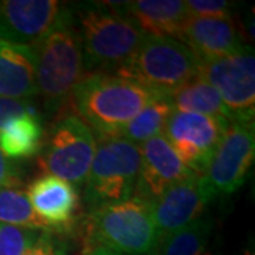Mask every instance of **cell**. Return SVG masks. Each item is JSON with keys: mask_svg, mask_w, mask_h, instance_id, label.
<instances>
[{"mask_svg": "<svg viewBox=\"0 0 255 255\" xmlns=\"http://www.w3.org/2000/svg\"><path fill=\"white\" fill-rule=\"evenodd\" d=\"M80 36L84 70L111 74L133 57L145 33L130 17L127 1H87L73 6Z\"/></svg>", "mask_w": 255, "mask_h": 255, "instance_id": "obj_1", "label": "cell"}, {"mask_svg": "<svg viewBox=\"0 0 255 255\" xmlns=\"http://www.w3.org/2000/svg\"><path fill=\"white\" fill-rule=\"evenodd\" d=\"M162 94L115 74H88L77 84L71 102L78 118L102 137L119 136L124 128Z\"/></svg>", "mask_w": 255, "mask_h": 255, "instance_id": "obj_2", "label": "cell"}, {"mask_svg": "<svg viewBox=\"0 0 255 255\" xmlns=\"http://www.w3.org/2000/svg\"><path fill=\"white\" fill-rule=\"evenodd\" d=\"M82 237L85 254L107 248L124 255H155L160 241L152 204L136 197L88 213Z\"/></svg>", "mask_w": 255, "mask_h": 255, "instance_id": "obj_3", "label": "cell"}, {"mask_svg": "<svg viewBox=\"0 0 255 255\" xmlns=\"http://www.w3.org/2000/svg\"><path fill=\"white\" fill-rule=\"evenodd\" d=\"M33 47L36 55V84L47 110L54 111L71 98L74 88L84 78L80 36L74 21L73 6L64 4L51 31Z\"/></svg>", "mask_w": 255, "mask_h": 255, "instance_id": "obj_4", "label": "cell"}, {"mask_svg": "<svg viewBox=\"0 0 255 255\" xmlns=\"http://www.w3.org/2000/svg\"><path fill=\"white\" fill-rule=\"evenodd\" d=\"M200 74V60L180 40L146 34L133 57L115 75L169 95Z\"/></svg>", "mask_w": 255, "mask_h": 255, "instance_id": "obj_5", "label": "cell"}, {"mask_svg": "<svg viewBox=\"0 0 255 255\" xmlns=\"http://www.w3.org/2000/svg\"><path fill=\"white\" fill-rule=\"evenodd\" d=\"M140 172V146L122 136L101 137L84 187L87 210L117 204L132 197Z\"/></svg>", "mask_w": 255, "mask_h": 255, "instance_id": "obj_6", "label": "cell"}, {"mask_svg": "<svg viewBox=\"0 0 255 255\" xmlns=\"http://www.w3.org/2000/svg\"><path fill=\"white\" fill-rule=\"evenodd\" d=\"M95 150L91 128L77 115L65 114L44 135L37 163L44 174L80 186L87 180Z\"/></svg>", "mask_w": 255, "mask_h": 255, "instance_id": "obj_7", "label": "cell"}, {"mask_svg": "<svg viewBox=\"0 0 255 255\" xmlns=\"http://www.w3.org/2000/svg\"><path fill=\"white\" fill-rule=\"evenodd\" d=\"M203 80L219 92L234 121L254 124L255 57L248 44L237 53L200 63Z\"/></svg>", "mask_w": 255, "mask_h": 255, "instance_id": "obj_8", "label": "cell"}, {"mask_svg": "<svg viewBox=\"0 0 255 255\" xmlns=\"http://www.w3.org/2000/svg\"><path fill=\"white\" fill-rule=\"evenodd\" d=\"M254 156V124L231 121L203 173L216 196L231 194L244 184Z\"/></svg>", "mask_w": 255, "mask_h": 255, "instance_id": "obj_9", "label": "cell"}, {"mask_svg": "<svg viewBox=\"0 0 255 255\" xmlns=\"http://www.w3.org/2000/svg\"><path fill=\"white\" fill-rule=\"evenodd\" d=\"M228 124L227 121L174 110L164 128V137L189 170L203 174Z\"/></svg>", "mask_w": 255, "mask_h": 255, "instance_id": "obj_10", "label": "cell"}, {"mask_svg": "<svg viewBox=\"0 0 255 255\" xmlns=\"http://www.w3.org/2000/svg\"><path fill=\"white\" fill-rule=\"evenodd\" d=\"M217 197L203 174H193L164 190L152 203V216L159 238L172 234L200 219Z\"/></svg>", "mask_w": 255, "mask_h": 255, "instance_id": "obj_11", "label": "cell"}, {"mask_svg": "<svg viewBox=\"0 0 255 255\" xmlns=\"http://www.w3.org/2000/svg\"><path fill=\"white\" fill-rule=\"evenodd\" d=\"M63 7L55 0H0V40L34 46L54 27Z\"/></svg>", "mask_w": 255, "mask_h": 255, "instance_id": "obj_12", "label": "cell"}, {"mask_svg": "<svg viewBox=\"0 0 255 255\" xmlns=\"http://www.w3.org/2000/svg\"><path fill=\"white\" fill-rule=\"evenodd\" d=\"M164 135L152 137L140 145V172L137 177L135 197L153 201L169 187L193 176Z\"/></svg>", "mask_w": 255, "mask_h": 255, "instance_id": "obj_13", "label": "cell"}, {"mask_svg": "<svg viewBox=\"0 0 255 255\" xmlns=\"http://www.w3.org/2000/svg\"><path fill=\"white\" fill-rule=\"evenodd\" d=\"M27 196L33 210L50 231L68 233L74 227L80 197L71 183L43 174L30 183Z\"/></svg>", "mask_w": 255, "mask_h": 255, "instance_id": "obj_14", "label": "cell"}, {"mask_svg": "<svg viewBox=\"0 0 255 255\" xmlns=\"http://www.w3.org/2000/svg\"><path fill=\"white\" fill-rule=\"evenodd\" d=\"M201 61L237 53L246 46L233 17H189L177 37Z\"/></svg>", "mask_w": 255, "mask_h": 255, "instance_id": "obj_15", "label": "cell"}, {"mask_svg": "<svg viewBox=\"0 0 255 255\" xmlns=\"http://www.w3.org/2000/svg\"><path fill=\"white\" fill-rule=\"evenodd\" d=\"M36 95L38 91L33 47L0 40V97L30 100Z\"/></svg>", "mask_w": 255, "mask_h": 255, "instance_id": "obj_16", "label": "cell"}, {"mask_svg": "<svg viewBox=\"0 0 255 255\" xmlns=\"http://www.w3.org/2000/svg\"><path fill=\"white\" fill-rule=\"evenodd\" d=\"M127 10L145 34L177 38L190 17L184 0H136L127 1Z\"/></svg>", "mask_w": 255, "mask_h": 255, "instance_id": "obj_17", "label": "cell"}, {"mask_svg": "<svg viewBox=\"0 0 255 255\" xmlns=\"http://www.w3.org/2000/svg\"><path fill=\"white\" fill-rule=\"evenodd\" d=\"M169 97L176 111L194 112L227 122L234 121L233 115L220 98L219 92L200 75L174 90L172 94H169Z\"/></svg>", "mask_w": 255, "mask_h": 255, "instance_id": "obj_18", "label": "cell"}, {"mask_svg": "<svg viewBox=\"0 0 255 255\" xmlns=\"http://www.w3.org/2000/svg\"><path fill=\"white\" fill-rule=\"evenodd\" d=\"M44 130L38 115L11 119L0 130V152L7 159H24L38 155Z\"/></svg>", "mask_w": 255, "mask_h": 255, "instance_id": "obj_19", "label": "cell"}, {"mask_svg": "<svg viewBox=\"0 0 255 255\" xmlns=\"http://www.w3.org/2000/svg\"><path fill=\"white\" fill-rule=\"evenodd\" d=\"M211 216H201L189 226L174 231L159 241L155 255H203L214 230Z\"/></svg>", "mask_w": 255, "mask_h": 255, "instance_id": "obj_20", "label": "cell"}, {"mask_svg": "<svg viewBox=\"0 0 255 255\" xmlns=\"http://www.w3.org/2000/svg\"><path fill=\"white\" fill-rule=\"evenodd\" d=\"M174 107L169 95H162L150 102L140 114L132 119L119 136L140 146L146 140L162 135L166 124L173 114Z\"/></svg>", "mask_w": 255, "mask_h": 255, "instance_id": "obj_21", "label": "cell"}, {"mask_svg": "<svg viewBox=\"0 0 255 255\" xmlns=\"http://www.w3.org/2000/svg\"><path fill=\"white\" fill-rule=\"evenodd\" d=\"M0 223L18 227L48 230L36 214L21 182H13L0 187ZM50 231V230H48Z\"/></svg>", "mask_w": 255, "mask_h": 255, "instance_id": "obj_22", "label": "cell"}, {"mask_svg": "<svg viewBox=\"0 0 255 255\" xmlns=\"http://www.w3.org/2000/svg\"><path fill=\"white\" fill-rule=\"evenodd\" d=\"M44 231L0 223V255H24L36 246Z\"/></svg>", "mask_w": 255, "mask_h": 255, "instance_id": "obj_23", "label": "cell"}, {"mask_svg": "<svg viewBox=\"0 0 255 255\" xmlns=\"http://www.w3.org/2000/svg\"><path fill=\"white\" fill-rule=\"evenodd\" d=\"M190 17H231L233 3L226 0H187Z\"/></svg>", "mask_w": 255, "mask_h": 255, "instance_id": "obj_24", "label": "cell"}, {"mask_svg": "<svg viewBox=\"0 0 255 255\" xmlns=\"http://www.w3.org/2000/svg\"><path fill=\"white\" fill-rule=\"evenodd\" d=\"M37 115L36 105L30 100H13L0 97V130L11 119L23 115Z\"/></svg>", "mask_w": 255, "mask_h": 255, "instance_id": "obj_25", "label": "cell"}, {"mask_svg": "<svg viewBox=\"0 0 255 255\" xmlns=\"http://www.w3.org/2000/svg\"><path fill=\"white\" fill-rule=\"evenodd\" d=\"M24 255H61V251L57 248L53 233L46 230L36 246Z\"/></svg>", "mask_w": 255, "mask_h": 255, "instance_id": "obj_26", "label": "cell"}, {"mask_svg": "<svg viewBox=\"0 0 255 255\" xmlns=\"http://www.w3.org/2000/svg\"><path fill=\"white\" fill-rule=\"evenodd\" d=\"M13 182H21L17 173V166L0 152V187Z\"/></svg>", "mask_w": 255, "mask_h": 255, "instance_id": "obj_27", "label": "cell"}, {"mask_svg": "<svg viewBox=\"0 0 255 255\" xmlns=\"http://www.w3.org/2000/svg\"><path fill=\"white\" fill-rule=\"evenodd\" d=\"M85 255H124L119 254V253H115V251H111V250H107V248H95L90 253H87Z\"/></svg>", "mask_w": 255, "mask_h": 255, "instance_id": "obj_28", "label": "cell"}, {"mask_svg": "<svg viewBox=\"0 0 255 255\" xmlns=\"http://www.w3.org/2000/svg\"><path fill=\"white\" fill-rule=\"evenodd\" d=\"M203 255H224L221 251L219 250H209V251H206Z\"/></svg>", "mask_w": 255, "mask_h": 255, "instance_id": "obj_29", "label": "cell"}, {"mask_svg": "<svg viewBox=\"0 0 255 255\" xmlns=\"http://www.w3.org/2000/svg\"><path fill=\"white\" fill-rule=\"evenodd\" d=\"M244 255H254V253H253V251H246Z\"/></svg>", "mask_w": 255, "mask_h": 255, "instance_id": "obj_30", "label": "cell"}]
</instances>
